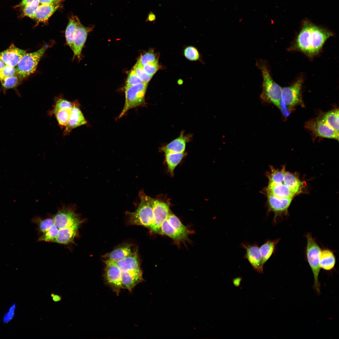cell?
Instances as JSON below:
<instances>
[{
	"label": "cell",
	"mask_w": 339,
	"mask_h": 339,
	"mask_svg": "<svg viewBox=\"0 0 339 339\" xmlns=\"http://www.w3.org/2000/svg\"><path fill=\"white\" fill-rule=\"evenodd\" d=\"M131 246L128 244L123 245L116 248L104 256L105 262H115L122 260L132 253Z\"/></svg>",
	"instance_id": "obj_21"
},
{
	"label": "cell",
	"mask_w": 339,
	"mask_h": 339,
	"mask_svg": "<svg viewBox=\"0 0 339 339\" xmlns=\"http://www.w3.org/2000/svg\"><path fill=\"white\" fill-rule=\"evenodd\" d=\"M39 4V0H34L24 7L23 11L24 15L33 19H35V13Z\"/></svg>",
	"instance_id": "obj_37"
},
{
	"label": "cell",
	"mask_w": 339,
	"mask_h": 339,
	"mask_svg": "<svg viewBox=\"0 0 339 339\" xmlns=\"http://www.w3.org/2000/svg\"><path fill=\"white\" fill-rule=\"evenodd\" d=\"M120 269L121 272H142L140 268L137 253L135 251L124 259L114 262Z\"/></svg>",
	"instance_id": "obj_18"
},
{
	"label": "cell",
	"mask_w": 339,
	"mask_h": 339,
	"mask_svg": "<svg viewBox=\"0 0 339 339\" xmlns=\"http://www.w3.org/2000/svg\"><path fill=\"white\" fill-rule=\"evenodd\" d=\"M333 35L328 30L313 24L310 39L311 56L318 53L326 41Z\"/></svg>",
	"instance_id": "obj_10"
},
{
	"label": "cell",
	"mask_w": 339,
	"mask_h": 339,
	"mask_svg": "<svg viewBox=\"0 0 339 339\" xmlns=\"http://www.w3.org/2000/svg\"><path fill=\"white\" fill-rule=\"evenodd\" d=\"M74 101V105L68 122L63 131V136L69 135L74 129L88 124L80 109V105L78 101L75 100Z\"/></svg>",
	"instance_id": "obj_15"
},
{
	"label": "cell",
	"mask_w": 339,
	"mask_h": 339,
	"mask_svg": "<svg viewBox=\"0 0 339 339\" xmlns=\"http://www.w3.org/2000/svg\"><path fill=\"white\" fill-rule=\"evenodd\" d=\"M159 234L166 235L179 243L188 239L187 236L178 232L169 223L166 219L162 225Z\"/></svg>",
	"instance_id": "obj_25"
},
{
	"label": "cell",
	"mask_w": 339,
	"mask_h": 339,
	"mask_svg": "<svg viewBox=\"0 0 339 339\" xmlns=\"http://www.w3.org/2000/svg\"><path fill=\"white\" fill-rule=\"evenodd\" d=\"M58 230L59 229L54 223L47 232L43 233V235L39 238L38 241L54 242L57 236Z\"/></svg>",
	"instance_id": "obj_34"
},
{
	"label": "cell",
	"mask_w": 339,
	"mask_h": 339,
	"mask_svg": "<svg viewBox=\"0 0 339 339\" xmlns=\"http://www.w3.org/2000/svg\"><path fill=\"white\" fill-rule=\"evenodd\" d=\"M26 53L25 50L16 47L12 44L7 49L0 52V59L6 65L15 67Z\"/></svg>",
	"instance_id": "obj_17"
},
{
	"label": "cell",
	"mask_w": 339,
	"mask_h": 339,
	"mask_svg": "<svg viewBox=\"0 0 339 339\" xmlns=\"http://www.w3.org/2000/svg\"><path fill=\"white\" fill-rule=\"evenodd\" d=\"M241 246L245 250L244 258L248 260L256 272L262 273L264 264L263 263L259 247L257 243L250 244L243 242L241 243Z\"/></svg>",
	"instance_id": "obj_12"
},
{
	"label": "cell",
	"mask_w": 339,
	"mask_h": 339,
	"mask_svg": "<svg viewBox=\"0 0 339 339\" xmlns=\"http://www.w3.org/2000/svg\"><path fill=\"white\" fill-rule=\"evenodd\" d=\"M74 101H69L62 96L56 97L54 99L52 108L48 112V115L51 116L56 112L65 110H72L74 105Z\"/></svg>",
	"instance_id": "obj_26"
},
{
	"label": "cell",
	"mask_w": 339,
	"mask_h": 339,
	"mask_svg": "<svg viewBox=\"0 0 339 339\" xmlns=\"http://www.w3.org/2000/svg\"><path fill=\"white\" fill-rule=\"evenodd\" d=\"M256 65L261 71L263 78L262 92L261 98L264 102L273 104L281 109L282 88L273 79L265 61L259 59Z\"/></svg>",
	"instance_id": "obj_1"
},
{
	"label": "cell",
	"mask_w": 339,
	"mask_h": 339,
	"mask_svg": "<svg viewBox=\"0 0 339 339\" xmlns=\"http://www.w3.org/2000/svg\"><path fill=\"white\" fill-rule=\"evenodd\" d=\"M166 161L169 170L173 175L175 167L179 163L184 156V153L167 152L165 153Z\"/></svg>",
	"instance_id": "obj_29"
},
{
	"label": "cell",
	"mask_w": 339,
	"mask_h": 339,
	"mask_svg": "<svg viewBox=\"0 0 339 339\" xmlns=\"http://www.w3.org/2000/svg\"><path fill=\"white\" fill-rule=\"evenodd\" d=\"M76 210L74 204H63L53 217L54 224L59 229L80 226L83 221Z\"/></svg>",
	"instance_id": "obj_6"
},
{
	"label": "cell",
	"mask_w": 339,
	"mask_h": 339,
	"mask_svg": "<svg viewBox=\"0 0 339 339\" xmlns=\"http://www.w3.org/2000/svg\"><path fill=\"white\" fill-rule=\"evenodd\" d=\"M20 80L17 75L6 78L0 81L3 90L5 91L7 89L16 88L20 84Z\"/></svg>",
	"instance_id": "obj_33"
},
{
	"label": "cell",
	"mask_w": 339,
	"mask_h": 339,
	"mask_svg": "<svg viewBox=\"0 0 339 339\" xmlns=\"http://www.w3.org/2000/svg\"><path fill=\"white\" fill-rule=\"evenodd\" d=\"M148 20L150 21H153L155 19V16L153 13H150L148 17Z\"/></svg>",
	"instance_id": "obj_48"
},
{
	"label": "cell",
	"mask_w": 339,
	"mask_h": 339,
	"mask_svg": "<svg viewBox=\"0 0 339 339\" xmlns=\"http://www.w3.org/2000/svg\"><path fill=\"white\" fill-rule=\"evenodd\" d=\"M313 24L308 21H304L295 44L296 48L310 56H311L310 35Z\"/></svg>",
	"instance_id": "obj_13"
},
{
	"label": "cell",
	"mask_w": 339,
	"mask_h": 339,
	"mask_svg": "<svg viewBox=\"0 0 339 339\" xmlns=\"http://www.w3.org/2000/svg\"><path fill=\"white\" fill-rule=\"evenodd\" d=\"M157 56L153 51H150L141 55L137 62L143 66L149 63L158 61Z\"/></svg>",
	"instance_id": "obj_36"
},
{
	"label": "cell",
	"mask_w": 339,
	"mask_h": 339,
	"mask_svg": "<svg viewBox=\"0 0 339 339\" xmlns=\"http://www.w3.org/2000/svg\"><path fill=\"white\" fill-rule=\"evenodd\" d=\"M303 83V79L300 78L291 85L282 88V100L288 109L303 104L301 97Z\"/></svg>",
	"instance_id": "obj_8"
},
{
	"label": "cell",
	"mask_w": 339,
	"mask_h": 339,
	"mask_svg": "<svg viewBox=\"0 0 339 339\" xmlns=\"http://www.w3.org/2000/svg\"><path fill=\"white\" fill-rule=\"evenodd\" d=\"M46 45L37 51L26 53L15 67L17 76L21 80L28 77L35 71L38 64L47 49Z\"/></svg>",
	"instance_id": "obj_4"
},
{
	"label": "cell",
	"mask_w": 339,
	"mask_h": 339,
	"mask_svg": "<svg viewBox=\"0 0 339 339\" xmlns=\"http://www.w3.org/2000/svg\"><path fill=\"white\" fill-rule=\"evenodd\" d=\"M280 240V238L274 240L268 239L259 247L262 261L264 264L275 253L277 245Z\"/></svg>",
	"instance_id": "obj_24"
},
{
	"label": "cell",
	"mask_w": 339,
	"mask_h": 339,
	"mask_svg": "<svg viewBox=\"0 0 339 339\" xmlns=\"http://www.w3.org/2000/svg\"><path fill=\"white\" fill-rule=\"evenodd\" d=\"M189 138L188 136L184 135V133L181 132L179 137L163 147L161 150L164 153L184 152L186 143L189 141Z\"/></svg>",
	"instance_id": "obj_19"
},
{
	"label": "cell",
	"mask_w": 339,
	"mask_h": 339,
	"mask_svg": "<svg viewBox=\"0 0 339 339\" xmlns=\"http://www.w3.org/2000/svg\"><path fill=\"white\" fill-rule=\"evenodd\" d=\"M6 65L5 63L0 59V71Z\"/></svg>",
	"instance_id": "obj_47"
},
{
	"label": "cell",
	"mask_w": 339,
	"mask_h": 339,
	"mask_svg": "<svg viewBox=\"0 0 339 339\" xmlns=\"http://www.w3.org/2000/svg\"><path fill=\"white\" fill-rule=\"evenodd\" d=\"M167 220L170 225L180 233L188 236L189 231L175 214L170 212Z\"/></svg>",
	"instance_id": "obj_30"
},
{
	"label": "cell",
	"mask_w": 339,
	"mask_h": 339,
	"mask_svg": "<svg viewBox=\"0 0 339 339\" xmlns=\"http://www.w3.org/2000/svg\"><path fill=\"white\" fill-rule=\"evenodd\" d=\"M17 306L15 303H13L3 315L2 322L5 325L11 322L14 318L15 315Z\"/></svg>",
	"instance_id": "obj_38"
},
{
	"label": "cell",
	"mask_w": 339,
	"mask_h": 339,
	"mask_svg": "<svg viewBox=\"0 0 339 339\" xmlns=\"http://www.w3.org/2000/svg\"><path fill=\"white\" fill-rule=\"evenodd\" d=\"M184 54L186 57L190 60H196L199 58V54L197 50L192 46L186 48L184 50Z\"/></svg>",
	"instance_id": "obj_41"
},
{
	"label": "cell",
	"mask_w": 339,
	"mask_h": 339,
	"mask_svg": "<svg viewBox=\"0 0 339 339\" xmlns=\"http://www.w3.org/2000/svg\"><path fill=\"white\" fill-rule=\"evenodd\" d=\"M241 281V278L239 277L234 278L233 280V282L235 286L238 287L240 285Z\"/></svg>",
	"instance_id": "obj_46"
},
{
	"label": "cell",
	"mask_w": 339,
	"mask_h": 339,
	"mask_svg": "<svg viewBox=\"0 0 339 339\" xmlns=\"http://www.w3.org/2000/svg\"><path fill=\"white\" fill-rule=\"evenodd\" d=\"M105 263V281L114 291L118 294L122 288L121 271L114 262H106Z\"/></svg>",
	"instance_id": "obj_14"
},
{
	"label": "cell",
	"mask_w": 339,
	"mask_h": 339,
	"mask_svg": "<svg viewBox=\"0 0 339 339\" xmlns=\"http://www.w3.org/2000/svg\"><path fill=\"white\" fill-rule=\"evenodd\" d=\"M42 5H51L60 3L62 0H39Z\"/></svg>",
	"instance_id": "obj_43"
},
{
	"label": "cell",
	"mask_w": 339,
	"mask_h": 339,
	"mask_svg": "<svg viewBox=\"0 0 339 339\" xmlns=\"http://www.w3.org/2000/svg\"><path fill=\"white\" fill-rule=\"evenodd\" d=\"M133 69L142 83H148L153 77V76L147 74L143 69V66L137 62Z\"/></svg>",
	"instance_id": "obj_35"
},
{
	"label": "cell",
	"mask_w": 339,
	"mask_h": 339,
	"mask_svg": "<svg viewBox=\"0 0 339 339\" xmlns=\"http://www.w3.org/2000/svg\"><path fill=\"white\" fill-rule=\"evenodd\" d=\"M34 0H22L19 4L15 6V7H24L30 3Z\"/></svg>",
	"instance_id": "obj_44"
},
{
	"label": "cell",
	"mask_w": 339,
	"mask_h": 339,
	"mask_svg": "<svg viewBox=\"0 0 339 339\" xmlns=\"http://www.w3.org/2000/svg\"><path fill=\"white\" fill-rule=\"evenodd\" d=\"M60 3L51 5H39L35 15L38 22L46 23L51 16L60 7Z\"/></svg>",
	"instance_id": "obj_22"
},
{
	"label": "cell",
	"mask_w": 339,
	"mask_h": 339,
	"mask_svg": "<svg viewBox=\"0 0 339 339\" xmlns=\"http://www.w3.org/2000/svg\"><path fill=\"white\" fill-rule=\"evenodd\" d=\"M141 83L142 82L137 77L135 71L132 69L128 74L126 82L125 88Z\"/></svg>",
	"instance_id": "obj_40"
},
{
	"label": "cell",
	"mask_w": 339,
	"mask_h": 339,
	"mask_svg": "<svg viewBox=\"0 0 339 339\" xmlns=\"http://www.w3.org/2000/svg\"><path fill=\"white\" fill-rule=\"evenodd\" d=\"M79 225L59 229L58 233L54 241L58 244L68 245L73 243L78 233Z\"/></svg>",
	"instance_id": "obj_20"
},
{
	"label": "cell",
	"mask_w": 339,
	"mask_h": 339,
	"mask_svg": "<svg viewBox=\"0 0 339 339\" xmlns=\"http://www.w3.org/2000/svg\"><path fill=\"white\" fill-rule=\"evenodd\" d=\"M148 84L141 83L125 88V104L118 118H121L130 109L145 105V95Z\"/></svg>",
	"instance_id": "obj_5"
},
{
	"label": "cell",
	"mask_w": 339,
	"mask_h": 339,
	"mask_svg": "<svg viewBox=\"0 0 339 339\" xmlns=\"http://www.w3.org/2000/svg\"><path fill=\"white\" fill-rule=\"evenodd\" d=\"M140 202L136 211L129 213L131 224L149 227L153 220V199L140 194Z\"/></svg>",
	"instance_id": "obj_3"
},
{
	"label": "cell",
	"mask_w": 339,
	"mask_h": 339,
	"mask_svg": "<svg viewBox=\"0 0 339 339\" xmlns=\"http://www.w3.org/2000/svg\"><path fill=\"white\" fill-rule=\"evenodd\" d=\"M72 110V109L62 110L56 112L54 115L61 128L64 129L67 126Z\"/></svg>",
	"instance_id": "obj_32"
},
{
	"label": "cell",
	"mask_w": 339,
	"mask_h": 339,
	"mask_svg": "<svg viewBox=\"0 0 339 339\" xmlns=\"http://www.w3.org/2000/svg\"><path fill=\"white\" fill-rule=\"evenodd\" d=\"M79 20L76 16H72L70 18L66 29L65 36L66 41L68 45L72 50L74 35Z\"/></svg>",
	"instance_id": "obj_28"
},
{
	"label": "cell",
	"mask_w": 339,
	"mask_h": 339,
	"mask_svg": "<svg viewBox=\"0 0 339 339\" xmlns=\"http://www.w3.org/2000/svg\"><path fill=\"white\" fill-rule=\"evenodd\" d=\"M304 127L316 137L339 140V134L320 118L309 121Z\"/></svg>",
	"instance_id": "obj_11"
},
{
	"label": "cell",
	"mask_w": 339,
	"mask_h": 339,
	"mask_svg": "<svg viewBox=\"0 0 339 339\" xmlns=\"http://www.w3.org/2000/svg\"><path fill=\"white\" fill-rule=\"evenodd\" d=\"M51 297L52 298L53 301L55 302H59L62 299L61 296L58 294L51 293Z\"/></svg>",
	"instance_id": "obj_45"
},
{
	"label": "cell",
	"mask_w": 339,
	"mask_h": 339,
	"mask_svg": "<svg viewBox=\"0 0 339 339\" xmlns=\"http://www.w3.org/2000/svg\"><path fill=\"white\" fill-rule=\"evenodd\" d=\"M93 27H86L78 21L73 39V51L74 56L80 58L82 48L86 41L89 33Z\"/></svg>",
	"instance_id": "obj_16"
},
{
	"label": "cell",
	"mask_w": 339,
	"mask_h": 339,
	"mask_svg": "<svg viewBox=\"0 0 339 339\" xmlns=\"http://www.w3.org/2000/svg\"><path fill=\"white\" fill-rule=\"evenodd\" d=\"M32 221L37 224L39 231L43 234L47 232L54 223L53 217L43 219L38 217H35Z\"/></svg>",
	"instance_id": "obj_31"
},
{
	"label": "cell",
	"mask_w": 339,
	"mask_h": 339,
	"mask_svg": "<svg viewBox=\"0 0 339 339\" xmlns=\"http://www.w3.org/2000/svg\"><path fill=\"white\" fill-rule=\"evenodd\" d=\"M143 67L147 74L153 76L159 69V65L158 61L147 63L143 66Z\"/></svg>",
	"instance_id": "obj_42"
},
{
	"label": "cell",
	"mask_w": 339,
	"mask_h": 339,
	"mask_svg": "<svg viewBox=\"0 0 339 339\" xmlns=\"http://www.w3.org/2000/svg\"><path fill=\"white\" fill-rule=\"evenodd\" d=\"M305 236L307 241L305 249V256L313 272L314 288L316 292L319 293L320 283L319 277L321 269L320 256L322 249L311 233H307Z\"/></svg>",
	"instance_id": "obj_2"
},
{
	"label": "cell",
	"mask_w": 339,
	"mask_h": 339,
	"mask_svg": "<svg viewBox=\"0 0 339 339\" xmlns=\"http://www.w3.org/2000/svg\"><path fill=\"white\" fill-rule=\"evenodd\" d=\"M17 75L14 67L6 65L0 71V80L8 77Z\"/></svg>",
	"instance_id": "obj_39"
},
{
	"label": "cell",
	"mask_w": 339,
	"mask_h": 339,
	"mask_svg": "<svg viewBox=\"0 0 339 339\" xmlns=\"http://www.w3.org/2000/svg\"><path fill=\"white\" fill-rule=\"evenodd\" d=\"M336 258L334 252L330 249H321L320 256L321 268L326 271H331L334 267Z\"/></svg>",
	"instance_id": "obj_23"
},
{
	"label": "cell",
	"mask_w": 339,
	"mask_h": 339,
	"mask_svg": "<svg viewBox=\"0 0 339 339\" xmlns=\"http://www.w3.org/2000/svg\"><path fill=\"white\" fill-rule=\"evenodd\" d=\"M339 110L335 109L324 114L320 118L336 133L339 134Z\"/></svg>",
	"instance_id": "obj_27"
},
{
	"label": "cell",
	"mask_w": 339,
	"mask_h": 339,
	"mask_svg": "<svg viewBox=\"0 0 339 339\" xmlns=\"http://www.w3.org/2000/svg\"><path fill=\"white\" fill-rule=\"evenodd\" d=\"M265 196L266 198L267 213L272 212L274 214L273 223H277L278 218L289 215L288 209L293 198H277L269 194Z\"/></svg>",
	"instance_id": "obj_7"
},
{
	"label": "cell",
	"mask_w": 339,
	"mask_h": 339,
	"mask_svg": "<svg viewBox=\"0 0 339 339\" xmlns=\"http://www.w3.org/2000/svg\"><path fill=\"white\" fill-rule=\"evenodd\" d=\"M153 220L149 228L153 232L159 234L162 225L170 212L169 205L164 201L153 198Z\"/></svg>",
	"instance_id": "obj_9"
}]
</instances>
